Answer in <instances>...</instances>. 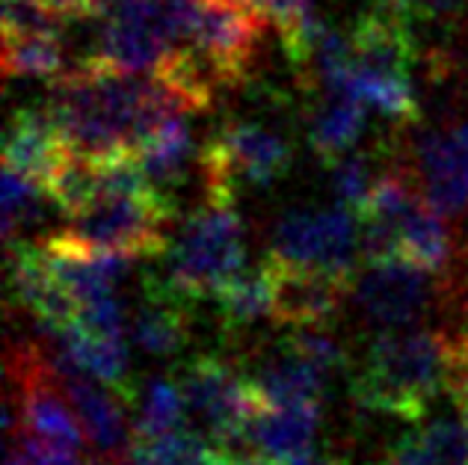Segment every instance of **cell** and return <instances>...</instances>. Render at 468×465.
<instances>
[{
	"instance_id": "cell-15",
	"label": "cell",
	"mask_w": 468,
	"mask_h": 465,
	"mask_svg": "<svg viewBox=\"0 0 468 465\" xmlns=\"http://www.w3.org/2000/svg\"><path fill=\"white\" fill-rule=\"evenodd\" d=\"M71 154L51 110H21L12 116L4 140V166L39 181L45 187Z\"/></svg>"
},
{
	"instance_id": "cell-13",
	"label": "cell",
	"mask_w": 468,
	"mask_h": 465,
	"mask_svg": "<svg viewBox=\"0 0 468 465\" xmlns=\"http://www.w3.org/2000/svg\"><path fill=\"white\" fill-rule=\"evenodd\" d=\"M273 270V314L285 326H324L338 314L353 279L317 267H297L267 255Z\"/></svg>"
},
{
	"instance_id": "cell-28",
	"label": "cell",
	"mask_w": 468,
	"mask_h": 465,
	"mask_svg": "<svg viewBox=\"0 0 468 465\" xmlns=\"http://www.w3.org/2000/svg\"><path fill=\"white\" fill-rule=\"evenodd\" d=\"M59 24L39 0H4V33H59Z\"/></svg>"
},
{
	"instance_id": "cell-22",
	"label": "cell",
	"mask_w": 468,
	"mask_h": 465,
	"mask_svg": "<svg viewBox=\"0 0 468 465\" xmlns=\"http://www.w3.org/2000/svg\"><path fill=\"white\" fill-rule=\"evenodd\" d=\"M219 317L226 329H243L255 323L258 317L273 312V270L270 261L258 267H243L229 285L217 293Z\"/></svg>"
},
{
	"instance_id": "cell-2",
	"label": "cell",
	"mask_w": 468,
	"mask_h": 465,
	"mask_svg": "<svg viewBox=\"0 0 468 465\" xmlns=\"http://www.w3.org/2000/svg\"><path fill=\"white\" fill-rule=\"evenodd\" d=\"M451 376V338L430 329H391L367 347L353 397L365 409L418 421Z\"/></svg>"
},
{
	"instance_id": "cell-21",
	"label": "cell",
	"mask_w": 468,
	"mask_h": 465,
	"mask_svg": "<svg viewBox=\"0 0 468 465\" xmlns=\"http://www.w3.org/2000/svg\"><path fill=\"white\" fill-rule=\"evenodd\" d=\"M400 255L415 261L418 267H424L430 273H441L451 259V235L445 223H441V214L424 199V196L410 207V214L403 217Z\"/></svg>"
},
{
	"instance_id": "cell-11",
	"label": "cell",
	"mask_w": 468,
	"mask_h": 465,
	"mask_svg": "<svg viewBox=\"0 0 468 465\" xmlns=\"http://www.w3.org/2000/svg\"><path fill=\"white\" fill-rule=\"evenodd\" d=\"M415 173L424 199L441 217L468 211V122H448L415 140Z\"/></svg>"
},
{
	"instance_id": "cell-4",
	"label": "cell",
	"mask_w": 468,
	"mask_h": 465,
	"mask_svg": "<svg viewBox=\"0 0 468 465\" xmlns=\"http://www.w3.org/2000/svg\"><path fill=\"white\" fill-rule=\"evenodd\" d=\"M164 276L181 297H217L243 270L246 231L234 205L205 202L164 252Z\"/></svg>"
},
{
	"instance_id": "cell-8",
	"label": "cell",
	"mask_w": 468,
	"mask_h": 465,
	"mask_svg": "<svg viewBox=\"0 0 468 465\" xmlns=\"http://www.w3.org/2000/svg\"><path fill=\"white\" fill-rule=\"evenodd\" d=\"M362 249V223L347 205L293 207L273 226L270 255L276 261L317 267L356 281V252Z\"/></svg>"
},
{
	"instance_id": "cell-7",
	"label": "cell",
	"mask_w": 468,
	"mask_h": 465,
	"mask_svg": "<svg viewBox=\"0 0 468 465\" xmlns=\"http://www.w3.org/2000/svg\"><path fill=\"white\" fill-rule=\"evenodd\" d=\"M178 388L184 407L199 424L205 439H211L217 448H223L234 460L250 457L243 430L252 412L261 407L250 379L231 371L226 362L199 356L178 374Z\"/></svg>"
},
{
	"instance_id": "cell-3",
	"label": "cell",
	"mask_w": 468,
	"mask_h": 465,
	"mask_svg": "<svg viewBox=\"0 0 468 465\" xmlns=\"http://www.w3.org/2000/svg\"><path fill=\"white\" fill-rule=\"evenodd\" d=\"M347 36L353 48L350 92L362 98L367 110L398 122H415L421 110L412 90L415 42L410 21L374 4V9L356 18Z\"/></svg>"
},
{
	"instance_id": "cell-19",
	"label": "cell",
	"mask_w": 468,
	"mask_h": 465,
	"mask_svg": "<svg viewBox=\"0 0 468 465\" xmlns=\"http://www.w3.org/2000/svg\"><path fill=\"white\" fill-rule=\"evenodd\" d=\"M133 152H137L143 173L149 175L152 185L169 196V190L181 185L184 175H187V164L193 154V133L184 116H172L164 125H157Z\"/></svg>"
},
{
	"instance_id": "cell-5",
	"label": "cell",
	"mask_w": 468,
	"mask_h": 465,
	"mask_svg": "<svg viewBox=\"0 0 468 465\" xmlns=\"http://www.w3.org/2000/svg\"><path fill=\"white\" fill-rule=\"evenodd\" d=\"M291 143L258 122H226L199 154L205 202L234 205L246 187H270L288 175Z\"/></svg>"
},
{
	"instance_id": "cell-20",
	"label": "cell",
	"mask_w": 468,
	"mask_h": 465,
	"mask_svg": "<svg viewBox=\"0 0 468 465\" xmlns=\"http://www.w3.org/2000/svg\"><path fill=\"white\" fill-rule=\"evenodd\" d=\"M379 465H468V421L441 418L403 436Z\"/></svg>"
},
{
	"instance_id": "cell-26",
	"label": "cell",
	"mask_w": 468,
	"mask_h": 465,
	"mask_svg": "<svg viewBox=\"0 0 468 465\" xmlns=\"http://www.w3.org/2000/svg\"><path fill=\"white\" fill-rule=\"evenodd\" d=\"M45 196L48 193L39 181L4 166V235L6 240H16L18 228L30 226L42 217Z\"/></svg>"
},
{
	"instance_id": "cell-1",
	"label": "cell",
	"mask_w": 468,
	"mask_h": 465,
	"mask_svg": "<svg viewBox=\"0 0 468 465\" xmlns=\"http://www.w3.org/2000/svg\"><path fill=\"white\" fill-rule=\"evenodd\" d=\"M48 110L69 149L95 161L133 152L166 119L193 113L190 104L157 75L143 78L98 66L92 59L57 80Z\"/></svg>"
},
{
	"instance_id": "cell-30",
	"label": "cell",
	"mask_w": 468,
	"mask_h": 465,
	"mask_svg": "<svg viewBox=\"0 0 468 465\" xmlns=\"http://www.w3.org/2000/svg\"><path fill=\"white\" fill-rule=\"evenodd\" d=\"M448 388L457 407L463 412V418L468 421V341L463 335L451 338V376Z\"/></svg>"
},
{
	"instance_id": "cell-16",
	"label": "cell",
	"mask_w": 468,
	"mask_h": 465,
	"mask_svg": "<svg viewBox=\"0 0 468 465\" xmlns=\"http://www.w3.org/2000/svg\"><path fill=\"white\" fill-rule=\"evenodd\" d=\"M320 403L305 407H258L246 421V450L250 457H267L282 465L314 450Z\"/></svg>"
},
{
	"instance_id": "cell-29",
	"label": "cell",
	"mask_w": 468,
	"mask_h": 465,
	"mask_svg": "<svg viewBox=\"0 0 468 465\" xmlns=\"http://www.w3.org/2000/svg\"><path fill=\"white\" fill-rule=\"evenodd\" d=\"M468 6V0H406L400 18L412 24H451Z\"/></svg>"
},
{
	"instance_id": "cell-9",
	"label": "cell",
	"mask_w": 468,
	"mask_h": 465,
	"mask_svg": "<svg viewBox=\"0 0 468 465\" xmlns=\"http://www.w3.org/2000/svg\"><path fill=\"white\" fill-rule=\"evenodd\" d=\"M264 24L267 18L252 0H196V16L184 45L214 69L223 87H234L246 78Z\"/></svg>"
},
{
	"instance_id": "cell-12",
	"label": "cell",
	"mask_w": 468,
	"mask_h": 465,
	"mask_svg": "<svg viewBox=\"0 0 468 465\" xmlns=\"http://www.w3.org/2000/svg\"><path fill=\"white\" fill-rule=\"evenodd\" d=\"M51 365L59 379V388L69 397L92 448L101 450V457L107 460L119 457L122 450H131L133 436H128L125 412L119 407V391H113L101 379H95L92 374H86L75 359H69L59 350H54Z\"/></svg>"
},
{
	"instance_id": "cell-31",
	"label": "cell",
	"mask_w": 468,
	"mask_h": 465,
	"mask_svg": "<svg viewBox=\"0 0 468 465\" xmlns=\"http://www.w3.org/2000/svg\"><path fill=\"white\" fill-rule=\"evenodd\" d=\"M39 4H45L63 21H80L98 16V0H39Z\"/></svg>"
},
{
	"instance_id": "cell-17",
	"label": "cell",
	"mask_w": 468,
	"mask_h": 465,
	"mask_svg": "<svg viewBox=\"0 0 468 465\" xmlns=\"http://www.w3.org/2000/svg\"><path fill=\"white\" fill-rule=\"evenodd\" d=\"M326 376L297 356L288 344H282L276 356H270L250 376V386L261 407H305L320 403Z\"/></svg>"
},
{
	"instance_id": "cell-10",
	"label": "cell",
	"mask_w": 468,
	"mask_h": 465,
	"mask_svg": "<svg viewBox=\"0 0 468 465\" xmlns=\"http://www.w3.org/2000/svg\"><path fill=\"white\" fill-rule=\"evenodd\" d=\"M353 291L365 323H371L379 333L410 329L436 297L433 273L403 255L367 261L365 270L356 276Z\"/></svg>"
},
{
	"instance_id": "cell-24",
	"label": "cell",
	"mask_w": 468,
	"mask_h": 465,
	"mask_svg": "<svg viewBox=\"0 0 468 465\" xmlns=\"http://www.w3.org/2000/svg\"><path fill=\"white\" fill-rule=\"evenodd\" d=\"M326 166H329V185H332V193H335V199L341 205H347L350 211L362 214L377 187L374 164L367 161L365 154L347 152L335 157V161H329Z\"/></svg>"
},
{
	"instance_id": "cell-14",
	"label": "cell",
	"mask_w": 468,
	"mask_h": 465,
	"mask_svg": "<svg viewBox=\"0 0 468 465\" xmlns=\"http://www.w3.org/2000/svg\"><path fill=\"white\" fill-rule=\"evenodd\" d=\"M143 302L133 312L131 338L152 356H176L190 335V305L193 300L169 285L160 273H145Z\"/></svg>"
},
{
	"instance_id": "cell-23",
	"label": "cell",
	"mask_w": 468,
	"mask_h": 465,
	"mask_svg": "<svg viewBox=\"0 0 468 465\" xmlns=\"http://www.w3.org/2000/svg\"><path fill=\"white\" fill-rule=\"evenodd\" d=\"M4 71L9 78H54L63 71L59 33H4Z\"/></svg>"
},
{
	"instance_id": "cell-33",
	"label": "cell",
	"mask_w": 468,
	"mask_h": 465,
	"mask_svg": "<svg viewBox=\"0 0 468 465\" xmlns=\"http://www.w3.org/2000/svg\"><path fill=\"white\" fill-rule=\"evenodd\" d=\"M238 465H282V462L267 460V457H243V460H238Z\"/></svg>"
},
{
	"instance_id": "cell-25",
	"label": "cell",
	"mask_w": 468,
	"mask_h": 465,
	"mask_svg": "<svg viewBox=\"0 0 468 465\" xmlns=\"http://www.w3.org/2000/svg\"><path fill=\"white\" fill-rule=\"evenodd\" d=\"M184 397L178 383H169V379H154V383L145 388V400H143V412L133 427V436H160V433H172L184 427Z\"/></svg>"
},
{
	"instance_id": "cell-18",
	"label": "cell",
	"mask_w": 468,
	"mask_h": 465,
	"mask_svg": "<svg viewBox=\"0 0 468 465\" xmlns=\"http://www.w3.org/2000/svg\"><path fill=\"white\" fill-rule=\"evenodd\" d=\"M367 122V104L350 92H326L309 119V145L324 164L353 152Z\"/></svg>"
},
{
	"instance_id": "cell-27",
	"label": "cell",
	"mask_w": 468,
	"mask_h": 465,
	"mask_svg": "<svg viewBox=\"0 0 468 465\" xmlns=\"http://www.w3.org/2000/svg\"><path fill=\"white\" fill-rule=\"evenodd\" d=\"M285 344L297 353V356L309 362L312 368H317L326 379L335 374L344 362L335 338L320 333V326H291V335L285 338Z\"/></svg>"
},
{
	"instance_id": "cell-34",
	"label": "cell",
	"mask_w": 468,
	"mask_h": 465,
	"mask_svg": "<svg viewBox=\"0 0 468 465\" xmlns=\"http://www.w3.org/2000/svg\"><path fill=\"white\" fill-rule=\"evenodd\" d=\"M377 6H386V9H391V12H403V6H406V0H374Z\"/></svg>"
},
{
	"instance_id": "cell-6",
	"label": "cell",
	"mask_w": 468,
	"mask_h": 465,
	"mask_svg": "<svg viewBox=\"0 0 468 465\" xmlns=\"http://www.w3.org/2000/svg\"><path fill=\"white\" fill-rule=\"evenodd\" d=\"M172 202L154 185L133 190H101L71 217V235L92 249H113L140 259L164 255L169 247Z\"/></svg>"
},
{
	"instance_id": "cell-32",
	"label": "cell",
	"mask_w": 468,
	"mask_h": 465,
	"mask_svg": "<svg viewBox=\"0 0 468 465\" xmlns=\"http://www.w3.org/2000/svg\"><path fill=\"white\" fill-rule=\"evenodd\" d=\"M288 465H344V462H341V460H326V457L314 454V450H309L305 457L293 460V462H288Z\"/></svg>"
}]
</instances>
